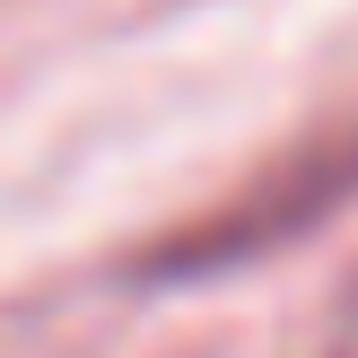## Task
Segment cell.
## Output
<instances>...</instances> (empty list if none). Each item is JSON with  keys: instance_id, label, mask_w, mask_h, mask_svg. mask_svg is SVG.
<instances>
[{"instance_id": "6da1fadb", "label": "cell", "mask_w": 358, "mask_h": 358, "mask_svg": "<svg viewBox=\"0 0 358 358\" xmlns=\"http://www.w3.org/2000/svg\"><path fill=\"white\" fill-rule=\"evenodd\" d=\"M358 210V114L332 122V131L297 140L289 157L236 184L219 210H201L192 227H175L166 245L149 254V280H219V271H245V262L280 254V245L315 236L324 219Z\"/></svg>"}]
</instances>
